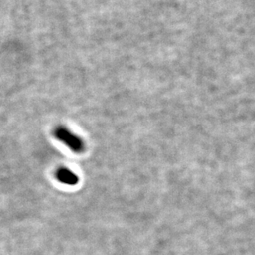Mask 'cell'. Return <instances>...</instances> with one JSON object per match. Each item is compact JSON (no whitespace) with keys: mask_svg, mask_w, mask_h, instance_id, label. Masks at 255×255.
Listing matches in <instances>:
<instances>
[{"mask_svg":"<svg viewBox=\"0 0 255 255\" xmlns=\"http://www.w3.org/2000/svg\"><path fill=\"white\" fill-rule=\"evenodd\" d=\"M54 135L57 139L63 142L64 144H66L73 152H81L85 149L83 140L70 130L67 129L66 127L59 126L56 128Z\"/></svg>","mask_w":255,"mask_h":255,"instance_id":"6da1fadb","label":"cell"},{"mask_svg":"<svg viewBox=\"0 0 255 255\" xmlns=\"http://www.w3.org/2000/svg\"><path fill=\"white\" fill-rule=\"evenodd\" d=\"M57 178L60 182L64 184L73 186L78 183L79 178L77 175L75 174L71 170L67 169L66 167H61L57 170Z\"/></svg>","mask_w":255,"mask_h":255,"instance_id":"7a4b0ae2","label":"cell"}]
</instances>
